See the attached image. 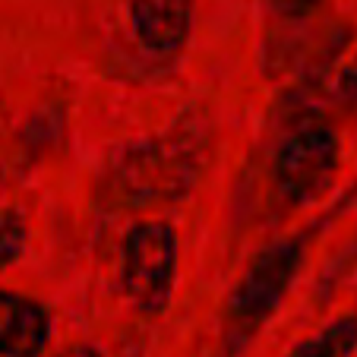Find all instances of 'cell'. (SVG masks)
Here are the masks:
<instances>
[{"mask_svg": "<svg viewBox=\"0 0 357 357\" xmlns=\"http://www.w3.org/2000/svg\"><path fill=\"white\" fill-rule=\"evenodd\" d=\"M177 234L168 222H136L123 237L121 284L142 313H162L174 294Z\"/></svg>", "mask_w": 357, "mask_h": 357, "instance_id": "obj_3", "label": "cell"}, {"mask_svg": "<svg viewBox=\"0 0 357 357\" xmlns=\"http://www.w3.org/2000/svg\"><path fill=\"white\" fill-rule=\"evenodd\" d=\"M357 351V313L326 323L317 335L297 342L288 357H351Z\"/></svg>", "mask_w": 357, "mask_h": 357, "instance_id": "obj_7", "label": "cell"}, {"mask_svg": "<svg viewBox=\"0 0 357 357\" xmlns=\"http://www.w3.org/2000/svg\"><path fill=\"white\" fill-rule=\"evenodd\" d=\"M338 89H342L348 98H357V57L342 67V73H338Z\"/></svg>", "mask_w": 357, "mask_h": 357, "instance_id": "obj_10", "label": "cell"}, {"mask_svg": "<svg viewBox=\"0 0 357 357\" xmlns=\"http://www.w3.org/2000/svg\"><path fill=\"white\" fill-rule=\"evenodd\" d=\"M342 139L329 123H303L282 139L272 165L275 187L291 202H313L335 183Z\"/></svg>", "mask_w": 357, "mask_h": 357, "instance_id": "obj_4", "label": "cell"}, {"mask_svg": "<svg viewBox=\"0 0 357 357\" xmlns=\"http://www.w3.org/2000/svg\"><path fill=\"white\" fill-rule=\"evenodd\" d=\"M303 263L301 241H275L250 259L228 297V335L243 344L282 307Z\"/></svg>", "mask_w": 357, "mask_h": 357, "instance_id": "obj_2", "label": "cell"}, {"mask_svg": "<svg viewBox=\"0 0 357 357\" xmlns=\"http://www.w3.org/2000/svg\"><path fill=\"white\" fill-rule=\"evenodd\" d=\"M266 7H269V13L278 16V20L301 22L317 13V10L323 7V0H266Z\"/></svg>", "mask_w": 357, "mask_h": 357, "instance_id": "obj_9", "label": "cell"}, {"mask_svg": "<svg viewBox=\"0 0 357 357\" xmlns=\"http://www.w3.org/2000/svg\"><path fill=\"white\" fill-rule=\"evenodd\" d=\"M130 26L142 47L177 54L193 32V0H127Z\"/></svg>", "mask_w": 357, "mask_h": 357, "instance_id": "obj_6", "label": "cell"}, {"mask_svg": "<svg viewBox=\"0 0 357 357\" xmlns=\"http://www.w3.org/2000/svg\"><path fill=\"white\" fill-rule=\"evenodd\" d=\"M51 342V313L41 301L0 288V357H41Z\"/></svg>", "mask_w": 357, "mask_h": 357, "instance_id": "obj_5", "label": "cell"}, {"mask_svg": "<svg viewBox=\"0 0 357 357\" xmlns=\"http://www.w3.org/2000/svg\"><path fill=\"white\" fill-rule=\"evenodd\" d=\"M29 241V228L16 209H0V272L10 269L22 257Z\"/></svg>", "mask_w": 357, "mask_h": 357, "instance_id": "obj_8", "label": "cell"}, {"mask_svg": "<svg viewBox=\"0 0 357 357\" xmlns=\"http://www.w3.org/2000/svg\"><path fill=\"white\" fill-rule=\"evenodd\" d=\"M54 357H105L95 344H67V348H61Z\"/></svg>", "mask_w": 357, "mask_h": 357, "instance_id": "obj_11", "label": "cell"}, {"mask_svg": "<svg viewBox=\"0 0 357 357\" xmlns=\"http://www.w3.org/2000/svg\"><path fill=\"white\" fill-rule=\"evenodd\" d=\"M202 171V136L187 127L127 146L101 177V196L117 209H142L183 196Z\"/></svg>", "mask_w": 357, "mask_h": 357, "instance_id": "obj_1", "label": "cell"}]
</instances>
